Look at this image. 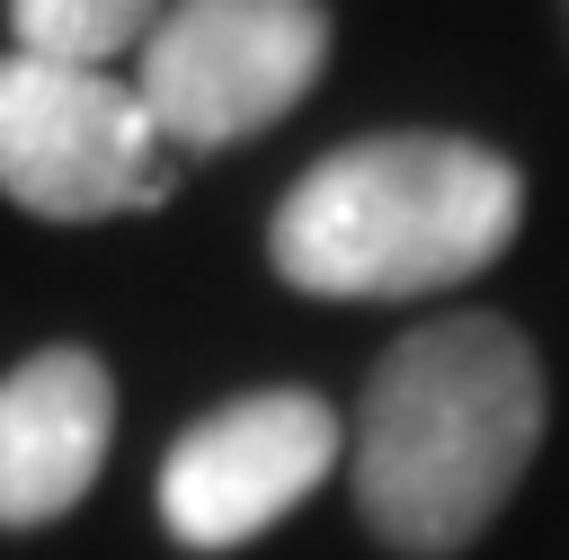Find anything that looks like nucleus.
I'll return each instance as SVG.
<instances>
[{
    "label": "nucleus",
    "mask_w": 569,
    "mask_h": 560,
    "mask_svg": "<svg viewBox=\"0 0 569 560\" xmlns=\"http://www.w3.org/2000/svg\"><path fill=\"white\" fill-rule=\"evenodd\" d=\"M533 444H542V356L525 347L516 320L462 311L409 329L373 364L347 471L365 524L391 551L445 560L489 533Z\"/></svg>",
    "instance_id": "obj_1"
},
{
    "label": "nucleus",
    "mask_w": 569,
    "mask_h": 560,
    "mask_svg": "<svg viewBox=\"0 0 569 560\" xmlns=\"http://www.w3.org/2000/svg\"><path fill=\"white\" fill-rule=\"evenodd\" d=\"M516 222H525V178L489 142L365 133L284 187L267 222V258L284 284L329 302H409L498 267Z\"/></svg>",
    "instance_id": "obj_2"
},
{
    "label": "nucleus",
    "mask_w": 569,
    "mask_h": 560,
    "mask_svg": "<svg viewBox=\"0 0 569 560\" xmlns=\"http://www.w3.org/2000/svg\"><path fill=\"white\" fill-rule=\"evenodd\" d=\"M329 71L320 0H169L142 36V116L178 151H222L267 133Z\"/></svg>",
    "instance_id": "obj_3"
},
{
    "label": "nucleus",
    "mask_w": 569,
    "mask_h": 560,
    "mask_svg": "<svg viewBox=\"0 0 569 560\" xmlns=\"http://www.w3.org/2000/svg\"><path fill=\"white\" fill-rule=\"evenodd\" d=\"M0 196L44 222H107L169 196V142L116 71L0 62Z\"/></svg>",
    "instance_id": "obj_4"
},
{
    "label": "nucleus",
    "mask_w": 569,
    "mask_h": 560,
    "mask_svg": "<svg viewBox=\"0 0 569 560\" xmlns=\"http://www.w3.org/2000/svg\"><path fill=\"white\" fill-rule=\"evenodd\" d=\"M338 462V418L320 391H240L204 409L160 462V516L187 551L258 542Z\"/></svg>",
    "instance_id": "obj_5"
},
{
    "label": "nucleus",
    "mask_w": 569,
    "mask_h": 560,
    "mask_svg": "<svg viewBox=\"0 0 569 560\" xmlns=\"http://www.w3.org/2000/svg\"><path fill=\"white\" fill-rule=\"evenodd\" d=\"M116 436V382L89 347H44L0 382V524H53L89 498Z\"/></svg>",
    "instance_id": "obj_6"
},
{
    "label": "nucleus",
    "mask_w": 569,
    "mask_h": 560,
    "mask_svg": "<svg viewBox=\"0 0 569 560\" xmlns=\"http://www.w3.org/2000/svg\"><path fill=\"white\" fill-rule=\"evenodd\" d=\"M160 9L169 0H9V27H18V53H36V62L107 71L116 53H142Z\"/></svg>",
    "instance_id": "obj_7"
}]
</instances>
